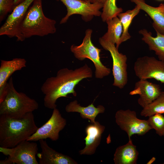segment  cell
Here are the masks:
<instances>
[{
	"instance_id": "11",
	"label": "cell",
	"mask_w": 164,
	"mask_h": 164,
	"mask_svg": "<svg viewBox=\"0 0 164 164\" xmlns=\"http://www.w3.org/2000/svg\"><path fill=\"white\" fill-rule=\"evenodd\" d=\"M60 1L67 8V13L63 18L60 24L66 22L69 18L73 14H79L86 22L91 21L95 16H101L102 12L100 10L103 5L91 3L87 0H56Z\"/></svg>"
},
{
	"instance_id": "17",
	"label": "cell",
	"mask_w": 164,
	"mask_h": 164,
	"mask_svg": "<svg viewBox=\"0 0 164 164\" xmlns=\"http://www.w3.org/2000/svg\"><path fill=\"white\" fill-rule=\"evenodd\" d=\"M139 152L131 138L125 145L117 148L114 155L115 164H136Z\"/></svg>"
},
{
	"instance_id": "2",
	"label": "cell",
	"mask_w": 164,
	"mask_h": 164,
	"mask_svg": "<svg viewBox=\"0 0 164 164\" xmlns=\"http://www.w3.org/2000/svg\"><path fill=\"white\" fill-rule=\"evenodd\" d=\"M38 128L32 112L19 118L0 115V146L14 147L27 140Z\"/></svg>"
},
{
	"instance_id": "14",
	"label": "cell",
	"mask_w": 164,
	"mask_h": 164,
	"mask_svg": "<svg viewBox=\"0 0 164 164\" xmlns=\"http://www.w3.org/2000/svg\"><path fill=\"white\" fill-rule=\"evenodd\" d=\"M26 61L24 58H15L12 60H1L0 67V103L4 99L7 92V80L15 71L26 67Z\"/></svg>"
},
{
	"instance_id": "1",
	"label": "cell",
	"mask_w": 164,
	"mask_h": 164,
	"mask_svg": "<svg viewBox=\"0 0 164 164\" xmlns=\"http://www.w3.org/2000/svg\"><path fill=\"white\" fill-rule=\"evenodd\" d=\"M92 76V70L86 64L73 70L67 68L59 70L55 76L47 78L41 87L45 95L44 106L53 109L56 107V103L59 98L67 97L70 94L76 97V86L83 79Z\"/></svg>"
},
{
	"instance_id": "16",
	"label": "cell",
	"mask_w": 164,
	"mask_h": 164,
	"mask_svg": "<svg viewBox=\"0 0 164 164\" xmlns=\"http://www.w3.org/2000/svg\"><path fill=\"white\" fill-rule=\"evenodd\" d=\"M41 151L37 155L39 164H77V162L70 156L59 153L50 147L46 140L39 141Z\"/></svg>"
},
{
	"instance_id": "22",
	"label": "cell",
	"mask_w": 164,
	"mask_h": 164,
	"mask_svg": "<svg viewBox=\"0 0 164 164\" xmlns=\"http://www.w3.org/2000/svg\"><path fill=\"white\" fill-rule=\"evenodd\" d=\"M140 10L139 7L136 5L132 10H128L124 13H121L118 16L122 26V33L120 38V44L127 41L131 37L128 32V29L134 18L137 15Z\"/></svg>"
},
{
	"instance_id": "32",
	"label": "cell",
	"mask_w": 164,
	"mask_h": 164,
	"mask_svg": "<svg viewBox=\"0 0 164 164\" xmlns=\"http://www.w3.org/2000/svg\"></svg>"
},
{
	"instance_id": "24",
	"label": "cell",
	"mask_w": 164,
	"mask_h": 164,
	"mask_svg": "<svg viewBox=\"0 0 164 164\" xmlns=\"http://www.w3.org/2000/svg\"><path fill=\"white\" fill-rule=\"evenodd\" d=\"M116 0H107L104 4L101 17L103 22L118 16L122 12L121 8L118 7L116 5Z\"/></svg>"
},
{
	"instance_id": "6",
	"label": "cell",
	"mask_w": 164,
	"mask_h": 164,
	"mask_svg": "<svg viewBox=\"0 0 164 164\" xmlns=\"http://www.w3.org/2000/svg\"><path fill=\"white\" fill-rule=\"evenodd\" d=\"M37 144L23 141L12 148L0 147V152L8 156L0 161V164H38L36 155L38 153Z\"/></svg>"
},
{
	"instance_id": "29",
	"label": "cell",
	"mask_w": 164,
	"mask_h": 164,
	"mask_svg": "<svg viewBox=\"0 0 164 164\" xmlns=\"http://www.w3.org/2000/svg\"><path fill=\"white\" fill-rule=\"evenodd\" d=\"M159 9L164 13V4H160L158 7Z\"/></svg>"
},
{
	"instance_id": "10",
	"label": "cell",
	"mask_w": 164,
	"mask_h": 164,
	"mask_svg": "<svg viewBox=\"0 0 164 164\" xmlns=\"http://www.w3.org/2000/svg\"><path fill=\"white\" fill-rule=\"evenodd\" d=\"M134 69L140 80L154 79L164 83V61L153 56L139 57L134 63Z\"/></svg>"
},
{
	"instance_id": "13",
	"label": "cell",
	"mask_w": 164,
	"mask_h": 164,
	"mask_svg": "<svg viewBox=\"0 0 164 164\" xmlns=\"http://www.w3.org/2000/svg\"><path fill=\"white\" fill-rule=\"evenodd\" d=\"M161 92L159 85L147 80L140 79L135 83L134 89L130 92L129 94L139 95L138 103L143 108L155 100Z\"/></svg>"
},
{
	"instance_id": "30",
	"label": "cell",
	"mask_w": 164,
	"mask_h": 164,
	"mask_svg": "<svg viewBox=\"0 0 164 164\" xmlns=\"http://www.w3.org/2000/svg\"><path fill=\"white\" fill-rule=\"evenodd\" d=\"M159 0V1H162V0Z\"/></svg>"
},
{
	"instance_id": "7",
	"label": "cell",
	"mask_w": 164,
	"mask_h": 164,
	"mask_svg": "<svg viewBox=\"0 0 164 164\" xmlns=\"http://www.w3.org/2000/svg\"><path fill=\"white\" fill-rule=\"evenodd\" d=\"M115 118L116 124L126 133L128 138L134 135H143L152 129L147 120L138 118L136 112L129 109L118 110Z\"/></svg>"
},
{
	"instance_id": "25",
	"label": "cell",
	"mask_w": 164,
	"mask_h": 164,
	"mask_svg": "<svg viewBox=\"0 0 164 164\" xmlns=\"http://www.w3.org/2000/svg\"><path fill=\"white\" fill-rule=\"evenodd\" d=\"M152 129L159 136H164V116L157 114L148 117L147 120Z\"/></svg>"
},
{
	"instance_id": "31",
	"label": "cell",
	"mask_w": 164,
	"mask_h": 164,
	"mask_svg": "<svg viewBox=\"0 0 164 164\" xmlns=\"http://www.w3.org/2000/svg\"><path fill=\"white\" fill-rule=\"evenodd\" d=\"M163 164H164V162L163 163Z\"/></svg>"
},
{
	"instance_id": "3",
	"label": "cell",
	"mask_w": 164,
	"mask_h": 164,
	"mask_svg": "<svg viewBox=\"0 0 164 164\" xmlns=\"http://www.w3.org/2000/svg\"><path fill=\"white\" fill-rule=\"evenodd\" d=\"M29 7L20 27L23 41L32 36L43 37L55 33L56 21L44 14L42 0H35Z\"/></svg>"
},
{
	"instance_id": "4",
	"label": "cell",
	"mask_w": 164,
	"mask_h": 164,
	"mask_svg": "<svg viewBox=\"0 0 164 164\" xmlns=\"http://www.w3.org/2000/svg\"><path fill=\"white\" fill-rule=\"evenodd\" d=\"M38 108V103L36 100L23 92L17 91L11 77L8 83L6 95L0 103V115L19 118Z\"/></svg>"
},
{
	"instance_id": "19",
	"label": "cell",
	"mask_w": 164,
	"mask_h": 164,
	"mask_svg": "<svg viewBox=\"0 0 164 164\" xmlns=\"http://www.w3.org/2000/svg\"><path fill=\"white\" fill-rule=\"evenodd\" d=\"M156 32V36L154 37L152 36L151 32L145 29L139 31V33L142 35V40L148 45L149 50L155 52L159 60L164 61V33L157 31Z\"/></svg>"
},
{
	"instance_id": "27",
	"label": "cell",
	"mask_w": 164,
	"mask_h": 164,
	"mask_svg": "<svg viewBox=\"0 0 164 164\" xmlns=\"http://www.w3.org/2000/svg\"><path fill=\"white\" fill-rule=\"evenodd\" d=\"M93 3H98L104 5L107 0H87Z\"/></svg>"
},
{
	"instance_id": "28",
	"label": "cell",
	"mask_w": 164,
	"mask_h": 164,
	"mask_svg": "<svg viewBox=\"0 0 164 164\" xmlns=\"http://www.w3.org/2000/svg\"><path fill=\"white\" fill-rule=\"evenodd\" d=\"M25 0H14V8L19 4Z\"/></svg>"
},
{
	"instance_id": "26",
	"label": "cell",
	"mask_w": 164,
	"mask_h": 164,
	"mask_svg": "<svg viewBox=\"0 0 164 164\" xmlns=\"http://www.w3.org/2000/svg\"><path fill=\"white\" fill-rule=\"evenodd\" d=\"M14 8V0H0V22L5 19L9 13Z\"/></svg>"
},
{
	"instance_id": "21",
	"label": "cell",
	"mask_w": 164,
	"mask_h": 164,
	"mask_svg": "<svg viewBox=\"0 0 164 164\" xmlns=\"http://www.w3.org/2000/svg\"><path fill=\"white\" fill-rule=\"evenodd\" d=\"M106 22L108 25V31L101 37L116 44V46L118 49L123 30L121 22L118 16L109 19Z\"/></svg>"
},
{
	"instance_id": "8",
	"label": "cell",
	"mask_w": 164,
	"mask_h": 164,
	"mask_svg": "<svg viewBox=\"0 0 164 164\" xmlns=\"http://www.w3.org/2000/svg\"><path fill=\"white\" fill-rule=\"evenodd\" d=\"M99 41L102 47L109 52L112 59L113 85L122 89L128 82L127 57L126 55L120 53L113 43L102 37L99 39Z\"/></svg>"
},
{
	"instance_id": "9",
	"label": "cell",
	"mask_w": 164,
	"mask_h": 164,
	"mask_svg": "<svg viewBox=\"0 0 164 164\" xmlns=\"http://www.w3.org/2000/svg\"><path fill=\"white\" fill-rule=\"evenodd\" d=\"M35 0H25L15 6L0 28V35L15 37L23 41L20 32L22 22L31 4Z\"/></svg>"
},
{
	"instance_id": "12",
	"label": "cell",
	"mask_w": 164,
	"mask_h": 164,
	"mask_svg": "<svg viewBox=\"0 0 164 164\" xmlns=\"http://www.w3.org/2000/svg\"><path fill=\"white\" fill-rule=\"evenodd\" d=\"M66 124V119L62 116L59 110L56 108L53 109L49 119L38 128L27 140L36 142L49 138L53 141H56L59 138L60 132L65 128Z\"/></svg>"
},
{
	"instance_id": "5",
	"label": "cell",
	"mask_w": 164,
	"mask_h": 164,
	"mask_svg": "<svg viewBox=\"0 0 164 164\" xmlns=\"http://www.w3.org/2000/svg\"><path fill=\"white\" fill-rule=\"evenodd\" d=\"M92 32V30L91 29L86 30L82 43L78 46L72 45L70 50L78 60L83 61L87 58L91 60L95 67V77L101 79L108 76L111 70L101 62L100 56L101 49L95 46L92 43L91 40Z\"/></svg>"
},
{
	"instance_id": "18",
	"label": "cell",
	"mask_w": 164,
	"mask_h": 164,
	"mask_svg": "<svg viewBox=\"0 0 164 164\" xmlns=\"http://www.w3.org/2000/svg\"><path fill=\"white\" fill-rule=\"evenodd\" d=\"M65 109L67 112L79 113L82 118L90 120L92 123L95 122V118L99 114L104 113L105 110L103 106L99 105L96 107L93 103L86 107L82 106L76 100L69 103L66 106Z\"/></svg>"
},
{
	"instance_id": "15",
	"label": "cell",
	"mask_w": 164,
	"mask_h": 164,
	"mask_svg": "<svg viewBox=\"0 0 164 164\" xmlns=\"http://www.w3.org/2000/svg\"><path fill=\"white\" fill-rule=\"evenodd\" d=\"M105 129V127L97 121L88 125L85 128L86 136L84 138L85 146L79 151V154L91 155L94 154L100 143L102 135Z\"/></svg>"
},
{
	"instance_id": "20",
	"label": "cell",
	"mask_w": 164,
	"mask_h": 164,
	"mask_svg": "<svg viewBox=\"0 0 164 164\" xmlns=\"http://www.w3.org/2000/svg\"><path fill=\"white\" fill-rule=\"evenodd\" d=\"M138 6L140 10L145 12L153 21V27L155 30L161 33H164V13L158 7L149 5L144 0H130Z\"/></svg>"
},
{
	"instance_id": "23",
	"label": "cell",
	"mask_w": 164,
	"mask_h": 164,
	"mask_svg": "<svg viewBox=\"0 0 164 164\" xmlns=\"http://www.w3.org/2000/svg\"><path fill=\"white\" fill-rule=\"evenodd\" d=\"M157 114H164V92L162 91L153 101L143 108L140 114L145 117Z\"/></svg>"
}]
</instances>
